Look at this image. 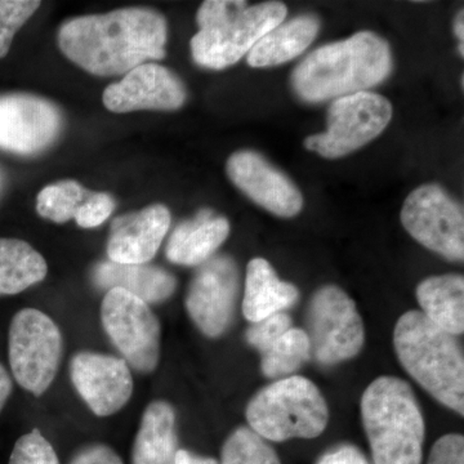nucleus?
I'll list each match as a JSON object with an SVG mask.
<instances>
[{
  "label": "nucleus",
  "instance_id": "obj_27",
  "mask_svg": "<svg viewBox=\"0 0 464 464\" xmlns=\"http://www.w3.org/2000/svg\"><path fill=\"white\" fill-rule=\"evenodd\" d=\"M219 464H282L271 445L249 427H239L226 440Z\"/></svg>",
  "mask_w": 464,
  "mask_h": 464
},
{
  "label": "nucleus",
  "instance_id": "obj_11",
  "mask_svg": "<svg viewBox=\"0 0 464 464\" xmlns=\"http://www.w3.org/2000/svg\"><path fill=\"white\" fill-rule=\"evenodd\" d=\"M288 9L279 2L246 7L224 25L199 30L191 39L195 63L210 70L235 65L271 30L283 24Z\"/></svg>",
  "mask_w": 464,
  "mask_h": 464
},
{
  "label": "nucleus",
  "instance_id": "obj_2",
  "mask_svg": "<svg viewBox=\"0 0 464 464\" xmlns=\"http://www.w3.org/2000/svg\"><path fill=\"white\" fill-rule=\"evenodd\" d=\"M392 70L389 43L377 34L357 33L308 54L293 72V90L304 102L319 103L365 92Z\"/></svg>",
  "mask_w": 464,
  "mask_h": 464
},
{
  "label": "nucleus",
  "instance_id": "obj_3",
  "mask_svg": "<svg viewBox=\"0 0 464 464\" xmlns=\"http://www.w3.org/2000/svg\"><path fill=\"white\" fill-rule=\"evenodd\" d=\"M400 364L442 405L464 415V357L454 335L408 311L393 332Z\"/></svg>",
  "mask_w": 464,
  "mask_h": 464
},
{
  "label": "nucleus",
  "instance_id": "obj_15",
  "mask_svg": "<svg viewBox=\"0 0 464 464\" xmlns=\"http://www.w3.org/2000/svg\"><path fill=\"white\" fill-rule=\"evenodd\" d=\"M185 85L181 79L166 66L148 63L137 66L118 83L103 91V105L116 114L155 110L173 111L185 103Z\"/></svg>",
  "mask_w": 464,
  "mask_h": 464
},
{
  "label": "nucleus",
  "instance_id": "obj_10",
  "mask_svg": "<svg viewBox=\"0 0 464 464\" xmlns=\"http://www.w3.org/2000/svg\"><path fill=\"white\" fill-rule=\"evenodd\" d=\"M401 222L413 239L449 261L464 258L463 207L435 183L415 188L406 198Z\"/></svg>",
  "mask_w": 464,
  "mask_h": 464
},
{
  "label": "nucleus",
  "instance_id": "obj_1",
  "mask_svg": "<svg viewBox=\"0 0 464 464\" xmlns=\"http://www.w3.org/2000/svg\"><path fill=\"white\" fill-rule=\"evenodd\" d=\"M168 25L151 8L130 7L67 20L58 32L60 50L96 76L125 75L166 57Z\"/></svg>",
  "mask_w": 464,
  "mask_h": 464
},
{
  "label": "nucleus",
  "instance_id": "obj_24",
  "mask_svg": "<svg viewBox=\"0 0 464 464\" xmlns=\"http://www.w3.org/2000/svg\"><path fill=\"white\" fill-rule=\"evenodd\" d=\"M47 273L44 257L29 243L0 237V295H16L41 283Z\"/></svg>",
  "mask_w": 464,
  "mask_h": 464
},
{
  "label": "nucleus",
  "instance_id": "obj_5",
  "mask_svg": "<svg viewBox=\"0 0 464 464\" xmlns=\"http://www.w3.org/2000/svg\"><path fill=\"white\" fill-rule=\"evenodd\" d=\"M249 429L268 441L319 438L329 420L322 391L301 375H290L268 384L246 406Z\"/></svg>",
  "mask_w": 464,
  "mask_h": 464
},
{
  "label": "nucleus",
  "instance_id": "obj_19",
  "mask_svg": "<svg viewBox=\"0 0 464 464\" xmlns=\"http://www.w3.org/2000/svg\"><path fill=\"white\" fill-rule=\"evenodd\" d=\"M97 288H121L136 295L146 304H159L172 297L177 280L164 268L151 265H121L111 261L100 262L91 274Z\"/></svg>",
  "mask_w": 464,
  "mask_h": 464
},
{
  "label": "nucleus",
  "instance_id": "obj_14",
  "mask_svg": "<svg viewBox=\"0 0 464 464\" xmlns=\"http://www.w3.org/2000/svg\"><path fill=\"white\" fill-rule=\"evenodd\" d=\"M70 377L85 404L99 417L118 413L132 398V373L121 357L81 351L70 362Z\"/></svg>",
  "mask_w": 464,
  "mask_h": 464
},
{
  "label": "nucleus",
  "instance_id": "obj_25",
  "mask_svg": "<svg viewBox=\"0 0 464 464\" xmlns=\"http://www.w3.org/2000/svg\"><path fill=\"white\" fill-rule=\"evenodd\" d=\"M311 359L310 340L304 329L290 328L261 355L262 374L286 378Z\"/></svg>",
  "mask_w": 464,
  "mask_h": 464
},
{
  "label": "nucleus",
  "instance_id": "obj_34",
  "mask_svg": "<svg viewBox=\"0 0 464 464\" xmlns=\"http://www.w3.org/2000/svg\"><path fill=\"white\" fill-rule=\"evenodd\" d=\"M70 464H124L123 459L105 444H92L79 450Z\"/></svg>",
  "mask_w": 464,
  "mask_h": 464
},
{
  "label": "nucleus",
  "instance_id": "obj_20",
  "mask_svg": "<svg viewBox=\"0 0 464 464\" xmlns=\"http://www.w3.org/2000/svg\"><path fill=\"white\" fill-rule=\"evenodd\" d=\"M298 289L293 284L282 282L265 258H253L246 267L244 288L243 314L250 323L284 313L297 304Z\"/></svg>",
  "mask_w": 464,
  "mask_h": 464
},
{
  "label": "nucleus",
  "instance_id": "obj_28",
  "mask_svg": "<svg viewBox=\"0 0 464 464\" xmlns=\"http://www.w3.org/2000/svg\"><path fill=\"white\" fill-rule=\"evenodd\" d=\"M41 5L38 0H0V58L7 56L14 35Z\"/></svg>",
  "mask_w": 464,
  "mask_h": 464
},
{
  "label": "nucleus",
  "instance_id": "obj_29",
  "mask_svg": "<svg viewBox=\"0 0 464 464\" xmlns=\"http://www.w3.org/2000/svg\"><path fill=\"white\" fill-rule=\"evenodd\" d=\"M8 464H60V460L51 442L34 429L17 440Z\"/></svg>",
  "mask_w": 464,
  "mask_h": 464
},
{
  "label": "nucleus",
  "instance_id": "obj_26",
  "mask_svg": "<svg viewBox=\"0 0 464 464\" xmlns=\"http://www.w3.org/2000/svg\"><path fill=\"white\" fill-rule=\"evenodd\" d=\"M88 190L81 183L66 179L45 186L36 198V212L43 218L56 224H65L75 218L79 207L87 198Z\"/></svg>",
  "mask_w": 464,
  "mask_h": 464
},
{
  "label": "nucleus",
  "instance_id": "obj_37",
  "mask_svg": "<svg viewBox=\"0 0 464 464\" xmlns=\"http://www.w3.org/2000/svg\"><path fill=\"white\" fill-rule=\"evenodd\" d=\"M12 389H14V384H12L11 375H9L7 369L0 364V413H2L5 405L7 404Z\"/></svg>",
  "mask_w": 464,
  "mask_h": 464
},
{
  "label": "nucleus",
  "instance_id": "obj_35",
  "mask_svg": "<svg viewBox=\"0 0 464 464\" xmlns=\"http://www.w3.org/2000/svg\"><path fill=\"white\" fill-rule=\"evenodd\" d=\"M315 464H371V462L355 445L340 444L326 450Z\"/></svg>",
  "mask_w": 464,
  "mask_h": 464
},
{
  "label": "nucleus",
  "instance_id": "obj_31",
  "mask_svg": "<svg viewBox=\"0 0 464 464\" xmlns=\"http://www.w3.org/2000/svg\"><path fill=\"white\" fill-rule=\"evenodd\" d=\"M115 201L105 192H88L75 215L76 224L83 228L99 227L112 215Z\"/></svg>",
  "mask_w": 464,
  "mask_h": 464
},
{
  "label": "nucleus",
  "instance_id": "obj_21",
  "mask_svg": "<svg viewBox=\"0 0 464 464\" xmlns=\"http://www.w3.org/2000/svg\"><path fill=\"white\" fill-rule=\"evenodd\" d=\"M176 411L167 401H152L143 411L134 440L132 464H176Z\"/></svg>",
  "mask_w": 464,
  "mask_h": 464
},
{
  "label": "nucleus",
  "instance_id": "obj_18",
  "mask_svg": "<svg viewBox=\"0 0 464 464\" xmlns=\"http://www.w3.org/2000/svg\"><path fill=\"white\" fill-rule=\"evenodd\" d=\"M230 235V222L203 209L188 221L177 226L168 240L166 256L172 264L200 266L212 258Z\"/></svg>",
  "mask_w": 464,
  "mask_h": 464
},
{
  "label": "nucleus",
  "instance_id": "obj_7",
  "mask_svg": "<svg viewBox=\"0 0 464 464\" xmlns=\"http://www.w3.org/2000/svg\"><path fill=\"white\" fill-rule=\"evenodd\" d=\"M306 325L311 359L320 365L341 364L364 347V323L356 304L338 286H323L313 295Z\"/></svg>",
  "mask_w": 464,
  "mask_h": 464
},
{
  "label": "nucleus",
  "instance_id": "obj_33",
  "mask_svg": "<svg viewBox=\"0 0 464 464\" xmlns=\"http://www.w3.org/2000/svg\"><path fill=\"white\" fill-rule=\"evenodd\" d=\"M427 464H464V438L449 433L433 444Z\"/></svg>",
  "mask_w": 464,
  "mask_h": 464
},
{
  "label": "nucleus",
  "instance_id": "obj_9",
  "mask_svg": "<svg viewBox=\"0 0 464 464\" xmlns=\"http://www.w3.org/2000/svg\"><path fill=\"white\" fill-rule=\"evenodd\" d=\"M103 329L116 350L140 373L160 359V323L145 301L121 288L108 290L101 306Z\"/></svg>",
  "mask_w": 464,
  "mask_h": 464
},
{
  "label": "nucleus",
  "instance_id": "obj_17",
  "mask_svg": "<svg viewBox=\"0 0 464 464\" xmlns=\"http://www.w3.org/2000/svg\"><path fill=\"white\" fill-rule=\"evenodd\" d=\"M169 209L152 204L119 216L112 221L108 239L109 261L121 265H145L157 255L169 231Z\"/></svg>",
  "mask_w": 464,
  "mask_h": 464
},
{
  "label": "nucleus",
  "instance_id": "obj_23",
  "mask_svg": "<svg viewBox=\"0 0 464 464\" xmlns=\"http://www.w3.org/2000/svg\"><path fill=\"white\" fill-rule=\"evenodd\" d=\"M320 23L314 16H299L266 34L248 53L252 67L282 65L298 57L315 41Z\"/></svg>",
  "mask_w": 464,
  "mask_h": 464
},
{
  "label": "nucleus",
  "instance_id": "obj_38",
  "mask_svg": "<svg viewBox=\"0 0 464 464\" xmlns=\"http://www.w3.org/2000/svg\"><path fill=\"white\" fill-rule=\"evenodd\" d=\"M464 17L463 11L459 12V14L457 16L456 26H454V30H456V35L458 39H460V42L464 41Z\"/></svg>",
  "mask_w": 464,
  "mask_h": 464
},
{
  "label": "nucleus",
  "instance_id": "obj_32",
  "mask_svg": "<svg viewBox=\"0 0 464 464\" xmlns=\"http://www.w3.org/2000/svg\"><path fill=\"white\" fill-rule=\"evenodd\" d=\"M246 8V2H230V0H208L200 5L197 21L199 30L213 29L224 25L232 18L239 16Z\"/></svg>",
  "mask_w": 464,
  "mask_h": 464
},
{
  "label": "nucleus",
  "instance_id": "obj_12",
  "mask_svg": "<svg viewBox=\"0 0 464 464\" xmlns=\"http://www.w3.org/2000/svg\"><path fill=\"white\" fill-rule=\"evenodd\" d=\"M63 119L53 102L25 92L0 94V151L32 157L53 145Z\"/></svg>",
  "mask_w": 464,
  "mask_h": 464
},
{
  "label": "nucleus",
  "instance_id": "obj_36",
  "mask_svg": "<svg viewBox=\"0 0 464 464\" xmlns=\"http://www.w3.org/2000/svg\"><path fill=\"white\" fill-rule=\"evenodd\" d=\"M176 464H219L218 460L212 457L198 456L192 451L179 449L176 456Z\"/></svg>",
  "mask_w": 464,
  "mask_h": 464
},
{
  "label": "nucleus",
  "instance_id": "obj_8",
  "mask_svg": "<svg viewBox=\"0 0 464 464\" xmlns=\"http://www.w3.org/2000/svg\"><path fill=\"white\" fill-rule=\"evenodd\" d=\"M389 100L359 92L333 101L326 132L307 137L304 146L326 159L346 157L380 136L392 119Z\"/></svg>",
  "mask_w": 464,
  "mask_h": 464
},
{
  "label": "nucleus",
  "instance_id": "obj_30",
  "mask_svg": "<svg viewBox=\"0 0 464 464\" xmlns=\"http://www.w3.org/2000/svg\"><path fill=\"white\" fill-rule=\"evenodd\" d=\"M290 328L293 326L288 314L277 313L261 322L253 323L246 331V338L250 346L258 350L262 355Z\"/></svg>",
  "mask_w": 464,
  "mask_h": 464
},
{
  "label": "nucleus",
  "instance_id": "obj_16",
  "mask_svg": "<svg viewBox=\"0 0 464 464\" xmlns=\"http://www.w3.org/2000/svg\"><path fill=\"white\" fill-rule=\"evenodd\" d=\"M226 170L243 194L275 216L290 218L304 208L297 186L258 152H235L228 158Z\"/></svg>",
  "mask_w": 464,
  "mask_h": 464
},
{
  "label": "nucleus",
  "instance_id": "obj_13",
  "mask_svg": "<svg viewBox=\"0 0 464 464\" xmlns=\"http://www.w3.org/2000/svg\"><path fill=\"white\" fill-rule=\"evenodd\" d=\"M239 289V268L230 256H213L199 266L188 286L186 310L204 335L218 338L230 328Z\"/></svg>",
  "mask_w": 464,
  "mask_h": 464
},
{
  "label": "nucleus",
  "instance_id": "obj_4",
  "mask_svg": "<svg viewBox=\"0 0 464 464\" xmlns=\"http://www.w3.org/2000/svg\"><path fill=\"white\" fill-rule=\"evenodd\" d=\"M362 417L374 464H422L426 423L411 387L377 378L366 387Z\"/></svg>",
  "mask_w": 464,
  "mask_h": 464
},
{
  "label": "nucleus",
  "instance_id": "obj_6",
  "mask_svg": "<svg viewBox=\"0 0 464 464\" xmlns=\"http://www.w3.org/2000/svg\"><path fill=\"white\" fill-rule=\"evenodd\" d=\"M63 334L56 323L36 308L18 311L9 325L8 356L17 383L42 396L56 378L63 357Z\"/></svg>",
  "mask_w": 464,
  "mask_h": 464
},
{
  "label": "nucleus",
  "instance_id": "obj_22",
  "mask_svg": "<svg viewBox=\"0 0 464 464\" xmlns=\"http://www.w3.org/2000/svg\"><path fill=\"white\" fill-rule=\"evenodd\" d=\"M417 301L430 322L449 334L464 332V279L447 274L427 277L417 286Z\"/></svg>",
  "mask_w": 464,
  "mask_h": 464
}]
</instances>
